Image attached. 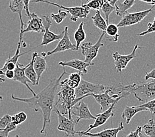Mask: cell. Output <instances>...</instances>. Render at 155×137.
Wrapping results in <instances>:
<instances>
[{
  "mask_svg": "<svg viewBox=\"0 0 155 137\" xmlns=\"http://www.w3.org/2000/svg\"><path fill=\"white\" fill-rule=\"evenodd\" d=\"M154 6L151 9L142 11L139 12L135 13H125L120 21L117 24V27H130V26L138 24L145 18L152 11Z\"/></svg>",
  "mask_w": 155,
  "mask_h": 137,
  "instance_id": "obj_7",
  "label": "cell"
},
{
  "mask_svg": "<svg viewBox=\"0 0 155 137\" xmlns=\"http://www.w3.org/2000/svg\"><path fill=\"white\" fill-rule=\"evenodd\" d=\"M43 23L44 26V32L42 37V43L40 44L39 46H48V44L52 43L57 40H60L64 35V30L61 32L60 34H56L54 32L50 31V28L51 25V21L49 16L46 15H43Z\"/></svg>",
  "mask_w": 155,
  "mask_h": 137,
  "instance_id": "obj_8",
  "label": "cell"
},
{
  "mask_svg": "<svg viewBox=\"0 0 155 137\" xmlns=\"http://www.w3.org/2000/svg\"><path fill=\"white\" fill-rule=\"evenodd\" d=\"M135 0H124L121 3H117L115 4L116 6V13L118 16H123L127 12V11L131 9L134 5Z\"/></svg>",
  "mask_w": 155,
  "mask_h": 137,
  "instance_id": "obj_23",
  "label": "cell"
},
{
  "mask_svg": "<svg viewBox=\"0 0 155 137\" xmlns=\"http://www.w3.org/2000/svg\"><path fill=\"white\" fill-rule=\"evenodd\" d=\"M68 12H66L65 11H62V9H60L57 14L51 13L50 15V17L52 18V19L56 22L57 24H60L62 23L63 21H64L65 18L68 17Z\"/></svg>",
  "mask_w": 155,
  "mask_h": 137,
  "instance_id": "obj_30",
  "label": "cell"
},
{
  "mask_svg": "<svg viewBox=\"0 0 155 137\" xmlns=\"http://www.w3.org/2000/svg\"><path fill=\"white\" fill-rule=\"evenodd\" d=\"M143 130L145 134L149 137H155V121L150 119L148 122L142 127Z\"/></svg>",
  "mask_w": 155,
  "mask_h": 137,
  "instance_id": "obj_27",
  "label": "cell"
},
{
  "mask_svg": "<svg viewBox=\"0 0 155 137\" xmlns=\"http://www.w3.org/2000/svg\"><path fill=\"white\" fill-rule=\"evenodd\" d=\"M155 32V17L154 18V20L153 21V23H149L148 24V28H147V30L142 32L141 33H139L137 35L140 36H145L147 34H149V33H152Z\"/></svg>",
  "mask_w": 155,
  "mask_h": 137,
  "instance_id": "obj_35",
  "label": "cell"
},
{
  "mask_svg": "<svg viewBox=\"0 0 155 137\" xmlns=\"http://www.w3.org/2000/svg\"><path fill=\"white\" fill-rule=\"evenodd\" d=\"M29 32H35L38 33L44 32V26L42 18L38 16L35 13H31V20L27 22L26 28L20 32L19 36L23 37L25 33Z\"/></svg>",
  "mask_w": 155,
  "mask_h": 137,
  "instance_id": "obj_14",
  "label": "cell"
},
{
  "mask_svg": "<svg viewBox=\"0 0 155 137\" xmlns=\"http://www.w3.org/2000/svg\"><path fill=\"white\" fill-rule=\"evenodd\" d=\"M15 75L14 71H11V70H7L5 72V77L7 79H13Z\"/></svg>",
  "mask_w": 155,
  "mask_h": 137,
  "instance_id": "obj_40",
  "label": "cell"
},
{
  "mask_svg": "<svg viewBox=\"0 0 155 137\" xmlns=\"http://www.w3.org/2000/svg\"><path fill=\"white\" fill-rule=\"evenodd\" d=\"M84 23L82 22L79 25L78 28L74 33V39L76 42L77 49L79 50L81 42H83L86 38V33L83 28Z\"/></svg>",
  "mask_w": 155,
  "mask_h": 137,
  "instance_id": "obj_25",
  "label": "cell"
},
{
  "mask_svg": "<svg viewBox=\"0 0 155 137\" xmlns=\"http://www.w3.org/2000/svg\"><path fill=\"white\" fill-rule=\"evenodd\" d=\"M124 126L123 122H120V125L116 128L106 129L102 131L98 132L92 133L84 132V131H76V134L81 136H87V137H117V134L120 131H124Z\"/></svg>",
  "mask_w": 155,
  "mask_h": 137,
  "instance_id": "obj_15",
  "label": "cell"
},
{
  "mask_svg": "<svg viewBox=\"0 0 155 137\" xmlns=\"http://www.w3.org/2000/svg\"><path fill=\"white\" fill-rule=\"evenodd\" d=\"M145 79V80L155 79V69H153L152 71L149 73H146Z\"/></svg>",
  "mask_w": 155,
  "mask_h": 137,
  "instance_id": "obj_39",
  "label": "cell"
},
{
  "mask_svg": "<svg viewBox=\"0 0 155 137\" xmlns=\"http://www.w3.org/2000/svg\"><path fill=\"white\" fill-rule=\"evenodd\" d=\"M138 48L141 47H139L138 45H135L132 52L128 55H121L117 51H116V52H114L112 54V58L114 61V64H115V67L117 72L120 73L124 69H126L129 63L136 57L135 53Z\"/></svg>",
  "mask_w": 155,
  "mask_h": 137,
  "instance_id": "obj_10",
  "label": "cell"
},
{
  "mask_svg": "<svg viewBox=\"0 0 155 137\" xmlns=\"http://www.w3.org/2000/svg\"><path fill=\"white\" fill-rule=\"evenodd\" d=\"M110 90L112 94H118L124 98L133 94L139 101L146 103L155 98V79L139 84H114L110 86Z\"/></svg>",
  "mask_w": 155,
  "mask_h": 137,
  "instance_id": "obj_2",
  "label": "cell"
},
{
  "mask_svg": "<svg viewBox=\"0 0 155 137\" xmlns=\"http://www.w3.org/2000/svg\"><path fill=\"white\" fill-rule=\"evenodd\" d=\"M11 122H12V116L8 114L4 115L2 118H0V130L5 129Z\"/></svg>",
  "mask_w": 155,
  "mask_h": 137,
  "instance_id": "obj_34",
  "label": "cell"
},
{
  "mask_svg": "<svg viewBox=\"0 0 155 137\" xmlns=\"http://www.w3.org/2000/svg\"><path fill=\"white\" fill-rule=\"evenodd\" d=\"M46 66L47 64L45 57H40L38 54L36 55L35 57L34 63H33V67H34L36 75H37L36 85H38L43 73L46 70Z\"/></svg>",
  "mask_w": 155,
  "mask_h": 137,
  "instance_id": "obj_19",
  "label": "cell"
},
{
  "mask_svg": "<svg viewBox=\"0 0 155 137\" xmlns=\"http://www.w3.org/2000/svg\"><path fill=\"white\" fill-rule=\"evenodd\" d=\"M119 101L120 100H117L116 102L112 103V106H110L108 109L106 110L105 112H103L102 113H100L97 115V116H95L96 119H94V123L90 125L87 130L84 131V132H89L91 130H93V129L97 128L100 127V126H102L105 124L106 122L108 121L110 117H112L114 116V109H115L116 105Z\"/></svg>",
  "mask_w": 155,
  "mask_h": 137,
  "instance_id": "obj_13",
  "label": "cell"
},
{
  "mask_svg": "<svg viewBox=\"0 0 155 137\" xmlns=\"http://www.w3.org/2000/svg\"><path fill=\"white\" fill-rule=\"evenodd\" d=\"M91 96H93L95 100L101 106V109L102 111V112L108 109L112 103L124 98V96H120L118 94L110 95V89L106 90L103 93L97 94H93Z\"/></svg>",
  "mask_w": 155,
  "mask_h": 137,
  "instance_id": "obj_9",
  "label": "cell"
},
{
  "mask_svg": "<svg viewBox=\"0 0 155 137\" xmlns=\"http://www.w3.org/2000/svg\"><path fill=\"white\" fill-rule=\"evenodd\" d=\"M106 0H91V2L86 3V4H83L82 6L88 9H93L96 11H99L101 9L102 7L104 4V2Z\"/></svg>",
  "mask_w": 155,
  "mask_h": 137,
  "instance_id": "obj_29",
  "label": "cell"
},
{
  "mask_svg": "<svg viewBox=\"0 0 155 137\" xmlns=\"http://www.w3.org/2000/svg\"><path fill=\"white\" fill-rule=\"evenodd\" d=\"M69 79L70 80H71L73 81H74L77 84H80L81 80V75L78 72V73H71L69 75Z\"/></svg>",
  "mask_w": 155,
  "mask_h": 137,
  "instance_id": "obj_36",
  "label": "cell"
},
{
  "mask_svg": "<svg viewBox=\"0 0 155 137\" xmlns=\"http://www.w3.org/2000/svg\"><path fill=\"white\" fill-rule=\"evenodd\" d=\"M8 137H19V135H15L14 136H9Z\"/></svg>",
  "mask_w": 155,
  "mask_h": 137,
  "instance_id": "obj_47",
  "label": "cell"
},
{
  "mask_svg": "<svg viewBox=\"0 0 155 137\" xmlns=\"http://www.w3.org/2000/svg\"><path fill=\"white\" fill-rule=\"evenodd\" d=\"M30 2L31 0H23V2L24 4V9L25 10V12H26V15H27L29 18H31V13L28 8L29 3H30Z\"/></svg>",
  "mask_w": 155,
  "mask_h": 137,
  "instance_id": "obj_38",
  "label": "cell"
},
{
  "mask_svg": "<svg viewBox=\"0 0 155 137\" xmlns=\"http://www.w3.org/2000/svg\"><path fill=\"white\" fill-rule=\"evenodd\" d=\"M143 111H148L146 107L140 105L138 106H127L125 107L123 113L121 114V117L123 119H125L126 120V124H129L130 123L132 118L134 117L135 115L139 113L143 112Z\"/></svg>",
  "mask_w": 155,
  "mask_h": 137,
  "instance_id": "obj_20",
  "label": "cell"
},
{
  "mask_svg": "<svg viewBox=\"0 0 155 137\" xmlns=\"http://www.w3.org/2000/svg\"><path fill=\"white\" fill-rule=\"evenodd\" d=\"M59 65H61L62 67H71L77 71H78L79 73L81 74V75H84L87 73V68L88 67L91 65H94V64H87L85 61L77 60V59H73L68 61H60L58 64Z\"/></svg>",
  "mask_w": 155,
  "mask_h": 137,
  "instance_id": "obj_17",
  "label": "cell"
},
{
  "mask_svg": "<svg viewBox=\"0 0 155 137\" xmlns=\"http://www.w3.org/2000/svg\"><path fill=\"white\" fill-rule=\"evenodd\" d=\"M108 1H109V2H111V1H112V0H108Z\"/></svg>",
  "mask_w": 155,
  "mask_h": 137,
  "instance_id": "obj_48",
  "label": "cell"
},
{
  "mask_svg": "<svg viewBox=\"0 0 155 137\" xmlns=\"http://www.w3.org/2000/svg\"><path fill=\"white\" fill-rule=\"evenodd\" d=\"M9 9L13 13H17L19 15L21 23V32H22L25 27L23 16H22V11L24 9L23 0H9Z\"/></svg>",
  "mask_w": 155,
  "mask_h": 137,
  "instance_id": "obj_21",
  "label": "cell"
},
{
  "mask_svg": "<svg viewBox=\"0 0 155 137\" xmlns=\"http://www.w3.org/2000/svg\"><path fill=\"white\" fill-rule=\"evenodd\" d=\"M139 137H145V136L143 134L142 132H141L139 133Z\"/></svg>",
  "mask_w": 155,
  "mask_h": 137,
  "instance_id": "obj_45",
  "label": "cell"
},
{
  "mask_svg": "<svg viewBox=\"0 0 155 137\" xmlns=\"http://www.w3.org/2000/svg\"><path fill=\"white\" fill-rule=\"evenodd\" d=\"M72 116H76L77 119L75 124H77L82 119H95L96 116H94L90 112L87 104L84 102H79L78 106H74L71 110Z\"/></svg>",
  "mask_w": 155,
  "mask_h": 137,
  "instance_id": "obj_16",
  "label": "cell"
},
{
  "mask_svg": "<svg viewBox=\"0 0 155 137\" xmlns=\"http://www.w3.org/2000/svg\"><path fill=\"white\" fill-rule=\"evenodd\" d=\"M106 34V32H102L99 37L97 43L93 44L91 42L84 43L81 46L82 54L84 56V60L87 64H93V60L97 56L99 49L104 46L102 43V38Z\"/></svg>",
  "mask_w": 155,
  "mask_h": 137,
  "instance_id": "obj_6",
  "label": "cell"
},
{
  "mask_svg": "<svg viewBox=\"0 0 155 137\" xmlns=\"http://www.w3.org/2000/svg\"><path fill=\"white\" fill-rule=\"evenodd\" d=\"M27 119V115L24 112H21L17 114H15L12 116V122L19 125L23 123Z\"/></svg>",
  "mask_w": 155,
  "mask_h": 137,
  "instance_id": "obj_31",
  "label": "cell"
},
{
  "mask_svg": "<svg viewBox=\"0 0 155 137\" xmlns=\"http://www.w3.org/2000/svg\"><path fill=\"white\" fill-rule=\"evenodd\" d=\"M17 127V125L15 124L13 122H11L10 123L7 125L5 129L0 130V137H8L9 132L15 130Z\"/></svg>",
  "mask_w": 155,
  "mask_h": 137,
  "instance_id": "obj_32",
  "label": "cell"
},
{
  "mask_svg": "<svg viewBox=\"0 0 155 137\" xmlns=\"http://www.w3.org/2000/svg\"><path fill=\"white\" fill-rule=\"evenodd\" d=\"M81 1L83 2L82 5H83V4H86V3H88L89 2H91V0H81Z\"/></svg>",
  "mask_w": 155,
  "mask_h": 137,
  "instance_id": "obj_43",
  "label": "cell"
},
{
  "mask_svg": "<svg viewBox=\"0 0 155 137\" xmlns=\"http://www.w3.org/2000/svg\"><path fill=\"white\" fill-rule=\"evenodd\" d=\"M2 100H3V97L2 96H0V103L2 102Z\"/></svg>",
  "mask_w": 155,
  "mask_h": 137,
  "instance_id": "obj_46",
  "label": "cell"
},
{
  "mask_svg": "<svg viewBox=\"0 0 155 137\" xmlns=\"http://www.w3.org/2000/svg\"><path fill=\"white\" fill-rule=\"evenodd\" d=\"M106 33L110 36H112V39H108V41L110 42H117L118 41V27L116 24H110L107 26Z\"/></svg>",
  "mask_w": 155,
  "mask_h": 137,
  "instance_id": "obj_26",
  "label": "cell"
},
{
  "mask_svg": "<svg viewBox=\"0 0 155 137\" xmlns=\"http://www.w3.org/2000/svg\"><path fill=\"white\" fill-rule=\"evenodd\" d=\"M48 3L51 5L58 7L60 9H64L66 12L70 13L71 15V17H70V20L73 22H75L77 19L81 18H87L88 15L90 13V9H88L86 7H84L83 6L80 7H65L64 5H59L58 3H53L48 1V0H32V3Z\"/></svg>",
  "mask_w": 155,
  "mask_h": 137,
  "instance_id": "obj_5",
  "label": "cell"
},
{
  "mask_svg": "<svg viewBox=\"0 0 155 137\" xmlns=\"http://www.w3.org/2000/svg\"><path fill=\"white\" fill-rule=\"evenodd\" d=\"M41 55H42V56L43 57H46V56H47V53H46V52H44V51H43V52H42Z\"/></svg>",
  "mask_w": 155,
  "mask_h": 137,
  "instance_id": "obj_44",
  "label": "cell"
},
{
  "mask_svg": "<svg viewBox=\"0 0 155 137\" xmlns=\"http://www.w3.org/2000/svg\"><path fill=\"white\" fill-rule=\"evenodd\" d=\"M142 106L146 107V108L149 111L151 116L153 117L155 115V98L151 99V100L147 102L146 103H144L142 104Z\"/></svg>",
  "mask_w": 155,
  "mask_h": 137,
  "instance_id": "obj_33",
  "label": "cell"
},
{
  "mask_svg": "<svg viewBox=\"0 0 155 137\" xmlns=\"http://www.w3.org/2000/svg\"><path fill=\"white\" fill-rule=\"evenodd\" d=\"M142 127H137L135 131H131L126 137H139V133L141 132Z\"/></svg>",
  "mask_w": 155,
  "mask_h": 137,
  "instance_id": "obj_37",
  "label": "cell"
},
{
  "mask_svg": "<svg viewBox=\"0 0 155 137\" xmlns=\"http://www.w3.org/2000/svg\"><path fill=\"white\" fill-rule=\"evenodd\" d=\"M139 1L145 2L147 3H148V4H150L153 6L155 5V0H139Z\"/></svg>",
  "mask_w": 155,
  "mask_h": 137,
  "instance_id": "obj_41",
  "label": "cell"
},
{
  "mask_svg": "<svg viewBox=\"0 0 155 137\" xmlns=\"http://www.w3.org/2000/svg\"><path fill=\"white\" fill-rule=\"evenodd\" d=\"M27 65L25 67H23V65H21L19 62H17V64L16 65V68L14 70L15 75L13 80L14 81H17V82H19L22 84L25 85V86L29 90V91H30L32 94V96H35L36 94L34 91H33V90L30 86H29V85L28 84V83H31L25 75V69H27Z\"/></svg>",
  "mask_w": 155,
  "mask_h": 137,
  "instance_id": "obj_18",
  "label": "cell"
},
{
  "mask_svg": "<svg viewBox=\"0 0 155 137\" xmlns=\"http://www.w3.org/2000/svg\"><path fill=\"white\" fill-rule=\"evenodd\" d=\"M101 9H102V11L105 15L106 22L107 24L108 25L109 17L110 15V14H111L113 11H116V6L112 5L108 0H106L104 4H103Z\"/></svg>",
  "mask_w": 155,
  "mask_h": 137,
  "instance_id": "obj_28",
  "label": "cell"
},
{
  "mask_svg": "<svg viewBox=\"0 0 155 137\" xmlns=\"http://www.w3.org/2000/svg\"><path fill=\"white\" fill-rule=\"evenodd\" d=\"M38 54L37 52H34L32 54V58L30 63L27 65V67L25 69V75L28 78V79L31 81V83L34 86H36V80H37V75L33 67V63H34L35 57Z\"/></svg>",
  "mask_w": 155,
  "mask_h": 137,
  "instance_id": "obj_22",
  "label": "cell"
},
{
  "mask_svg": "<svg viewBox=\"0 0 155 137\" xmlns=\"http://www.w3.org/2000/svg\"><path fill=\"white\" fill-rule=\"evenodd\" d=\"M109 86H104L103 84H94L88 82V81L81 79L78 87L75 89V99L73 104L75 106L77 103L81 102L83 99L91 96L93 94H101L104 92L106 90L109 89Z\"/></svg>",
  "mask_w": 155,
  "mask_h": 137,
  "instance_id": "obj_4",
  "label": "cell"
},
{
  "mask_svg": "<svg viewBox=\"0 0 155 137\" xmlns=\"http://www.w3.org/2000/svg\"><path fill=\"white\" fill-rule=\"evenodd\" d=\"M91 19L93 20L94 24L96 27L99 28L102 32H106L107 24L106 20L101 16V11H97L95 13V15L91 17Z\"/></svg>",
  "mask_w": 155,
  "mask_h": 137,
  "instance_id": "obj_24",
  "label": "cell"
},
{
  "mask_svg": "<svg viewBox=\"0 0 155 137\" xmlns=\"http://www.w3.org/2000/svg\"><path fill=\"white\" fill-rule=\"evenodd\" d=\"M117 1H119V0H112V1L110 2V3H111L112 5H115L116 2H117Z\"/></svg>",
  "mask_w": 155,
  "mask_h": 137,
  "instance_id": "obj_42",
  "label": "cell"
},
{
  "mask_svg": "<svg viewBox=\"0 0 155 137\" xmlns=\"http://www.w3.org/2000/svg\"><path fill=\"white\" fill-rule=\"evenodd\" d=\"M65 75H69V73L64 69V72L60 77L51 79L49 84L42 91L31 98H21L16 97L13 94L11 96L13 100L27 103L30 108L36 112L41 111L43 117V125L40 133L44 134V136L47 135L46 129L49 127L51 122V114L54 109L56 90L60 85L61 79Z\"/></svg>",
  "mask_w": 155,
  "mask_h": 137,
  "instance_id": "obj_1",
  "label": "cell"
},
{
  "mask_svg": "<svg viewBox=\"0 0 155 137\" xmlns=\"http://www.w3.org/2000/svg\"><path fill=\"white\" fill-rule=\"evenodd\" d=\"M54 109L56 113L58 118L59 124L57 128L58 130L64 132L66 137H68L70 135L75 136V135L76 134V131L75 130V125H76L75 122L70 120L69 118L62 115L57 109L54 108Z\"/></svg>",
  "mask_w": 155,
  "mask_h": 137,
  "instance_id": "obj_11",
  "label": "cell"
},
{
  "mask_svg": "<svg viewBox=\"0 0 155 137\" xmlns=\"http://www.w3.org/2000/svg\"><path fill=\"white\" fill-rule=\"evenodd\" d=\"M59 86L60 89L57 94L58 99L54 103V108L57 109L64 116H68L69 119L73 121L71 110L76 98L75 89L69 87L64 80L61 81Z\"/></svg>",
  "mask_w": 155,
  "mask_h": 137,
  "instance_id": "obj_3",
  "label": "cell"
},
{
  "mask_svg": "<svg viewBox=\"0 0 155 137\" xmlns=\"http://www.w3.org/2000/svg\"><path fill=\"white\" fill-rule=\"evenodd\" d=\"M64 35L62 37L61 39L58 42L56 47L53 50L48 51L47 55H51L56 53H60L63 51L67 50H74L77 51L76 45L73 44L69 38V33H68V27H65L64 29Z\"/></svg>",
  "mask_w": 155,
  "mask_h": 137,
  "instance_id": "obj_12",
  "label": "cell"
}]
</instances>
